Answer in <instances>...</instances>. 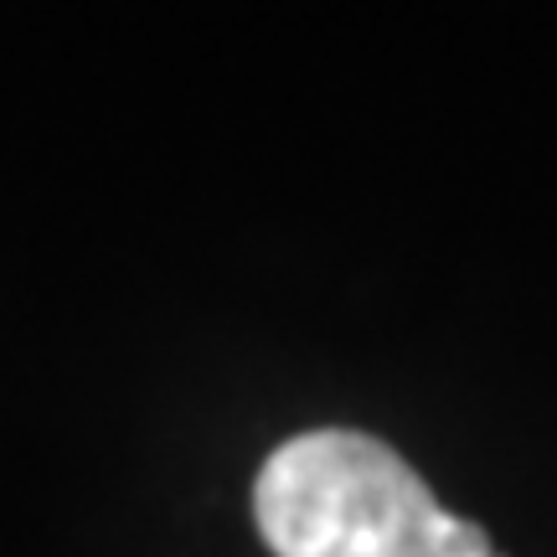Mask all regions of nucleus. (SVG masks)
<instances>
[{
    "label": "nucleus",
    "mask_w": 557,
    "mask_h": 557,
    "mask_svg": "<svg viewBox=\"0 0 557 557\" xmlns=\"http://www.w3.org/2000/svg\"><path fill=\"white\" fill-rule=\"evenodd\" d=\"M253 517L274 557H434L444 506L393 444L315 429L269 455Z\"/></svg>",
    "instance_id": "nucleus-1"
},
{
    "label": "nucleus",
    "mask_w": 557,
    "mask_h": 557,
    "mask_svg": "<svg viewBox=\"0 0 557 557\" xmlns=\"http://www.w3.org/2000/svg\"><path fill=\"white\" fill-rule=\"evenodd\" d=\"M434 557H496V547H491V537L480 532L475 521H459V517H449V511H444V521H438Z\"/></svg>",
    "instance_id": "nucleus-2"
}]
</instances>
